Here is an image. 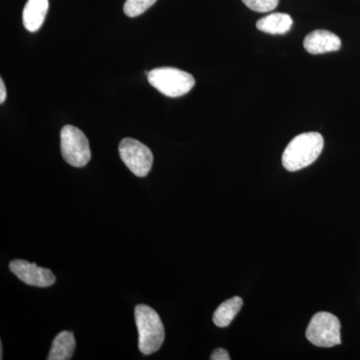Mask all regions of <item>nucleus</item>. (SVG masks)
Masks as SVG:
<instances>
[{"instance_id":"obj_1","label":"nucleus","mask_w":360,"mask_h":360,"mask_svg":"<svg viewBox=\"0 0 360 360\" xmlns=\"http://www.w3.org/2000/svg\"><path fill=\"white\" fill-rule=\"evenodd\" d=\"M323 137L319 132H305L295 136L286 146L283 165L288 172H297L309 167L321 155Z\"/></svg>"},{"instance_id":"obj_2","label":"nucleus","mask_w":360,"mask_h":360,"mask_svg":"<svg viewBox=\"0 0 360 360\" xmlns=\"http://www.w3.org/2000/svg\"><path fill=\"white\" fill-rule=\"evenodd\" d=\"M134 317L141 354L149 355L158 352L165 338V326L160 315L148 305L139 304L135 307Z\"/></svg>"},{"instance_id":"obj_3","label":"nucleus","mask_w":360,"mask_h":360,"mask_svg":"<svg viewBox=\"0 0 360 360\" xmlns=\"http://www.w3.org/2000/svg\"><path fill=\"white\" fill-rule=\"evenodd\" d=\"M149 84L168 97H179L188 94L195 79L191 73L174 68H160L148 73Z\"/></svg>"},{"instance_id":"obj_4","label":"nucleus","mask_w":360,"mask_h":360,"mask_svg":"<svg viewBox=\"0 0 360 360\" xmlns=\"http://www.w3.org/2000/svg\"><path fill=\"white\" fill-rule=\"evenodd\" d=\"M340 321L329 312H319L307 329V340L319 347H333L341 343Z\"/></svg>"},{"instance_id":"obj_5","label":"nucleus","mask_w":360,"mask_h":360,"mask_svg":"<svg viewBox=\"0 0 360 360\" xmlns=\"http://www.w3.org/2000/svg\"><path fill=\"white\" fill-rule=\"evenodd\" d=\"M61 153L68 165L84 167L91 158L89 139L82 130L65 125L60 134Z\"/></svg>"},{"instance_id":"obj_6","label":"nucleus","mask_w":360,"mask_h":360,"mask_svg":"<svg viewBox=\"0 0 360 360\" xmlns=\"http://www.w3.org/2000/svg\"><path fill=\"white\" fill-rule=\"evenodd\" d=\"M120 158L130 172L139 177H146L153 167V155L146 144L134 139H124L120 142Z\"/></svg>"},{"instance_id":"obj_7","label":"nucleus","mask_w":360,"mask_h":360,"mask_svg":"<svg viewBox=\"0 0 360 360\" xmlns=\"http://www.w3.org/2000/svg\"><path fill=\"white\" fill-rule=\"evenodd\" d=\"M9 269L28 285L49 288L56 283V276L51 270L40 267L23 259H15L9 264Z\"/></svg>"},{"instance_id":"obj_8","label":"nucleus","mask_w":360,"mask_h":360,"mask_svg":"<svg viewBox=\"0 0 360 360\" xmlns=\"http://www.w3.org/2000/svg\"><path fill=\"white\" fill-rule=\"evenodd\" d=\"M303 46L310 54H323L340 51L341 40L328 30H315L305 37Z\"/></svg>"},{"instance_id":"obj_9","label":"nucleus","mask_w":360,"mask_h":360,"mask_svg":"<svg viewBox=\"0 0 360 360\" xmlns=\"http://www.w3.org/2000/svg\"><path fill=\"white\" fill-rule=\"evenodd\" d=\"M49 11V0H28L23 9L22 20L26 30L35 32L41 27Z\"/></svg>"},{"instance_id":"obj_10","label":"nucleus","mask_w":360,"mask_h":360,"mask_svg":"<svg viewBox=\"0 0 360 360\" xmlns=\"http://www.w3.org/2000/svg\"><path fill=\"white\" fill-rule=\"evenodd\" d=\"M293 20L286 13H271L260 18L257 22L258 30L269 34H285L292 27Z\"/></svg>"},{"instance_id":"obj_11","label":"nucleus","mask_w":360,"mask_h":360,"mask_svg":"<svg viewBox=\"0 0 360 360\" xmlns=\"http://www.w3.org/2000/svg\"><path fill=\"white\" fill-rule=\"evenodd\" d=\"M75 347L77 341L73 333L70 331H61L54 338L47 359L70 360L75 352Z\"/></svg>"},{"instance_id":"obj_12","label":"nucleus","mask_w":360,"mask_h":360,"mask_svg":"<svg viewBox=\"0 0 360 360\" xmlns=\"http://www.w3.org/2000/svg\"><path fill=\"white\" fill-rule=\"evenodd\" d=\"M243 300L239 296H234L231 300H225L224 303L217 307L213 314V322L215 326L219 328H226L231 321H233L234 317L238 314L239 310L243 307Z\"/></svg>"},{"instance_id":"obj_13","label":"nucleus","mask_w":360,"mask_h":360,"mask_svg":"<svg viewBox=\"0 0 360 360\" xmlns=\"http://www.w3.org/2000/svg\"><path fill=\"white\" fill-rule=\"evenodd\" d=\"M156 0H127L123 11L129 18H136L155 4Z\"/></svg>"},{"instance_id":"obj_14","label":"nucleus","mask_w":360,"mask_h":360,"mask_svg":"<svg viewBox=\"0 0 360 360\" xmlns=\"http://www.w3.org/2000/svg\"><path fill=\"white\" fill-rule=\"evenodd\" d=\"M251 11L257 13H269L278 6L279 0H243Z\"/></svg>"},{"instance_id":"obj_15","label":"nucleus","mask_w":360,"mask_h":360,"mask_svg":"<svg viewBox=\"0 0 360 360\" xmlns=\"http://www.w3.org/2000/svg\"><path fill=\"white\" fill-rule=\"evenodd\" d=\"M210 359L212 360H231V356H229V352L227 350L224 349V348H217L213 352L212 356H210Z\"/></svg>"},{"instance_id":"obj_16","label":"nucleus","mask_w":360,"mask_h":360,"mask_svg":"<svg viewBox=\"0 0 360 360\" xmlns=\"http://www.w3.org/2000/svg\"><path fill=\"white\" fill-rule=\"evenodd\" d=\"M6 99V89L4 79H0V103H4Z\"/></svg>"}]
</instances>
